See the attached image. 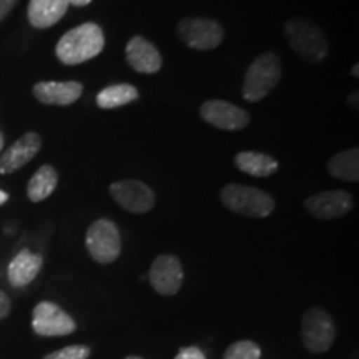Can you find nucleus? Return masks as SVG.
I'll use <instances>...</instances> for the list:
<instances>
[{
	"mask_svg": "<svg viewBox=\"0 0 359 359\" xmlns=\"http://www.w3.org/2000/svg\"><path fill=\"white\" fill-rule=\"evenodd\" d=\"M42 148V138L39 133L29 132L13 142L7 150L0 151V173L8 175L25 167L32 161Z\"/></svg>",
	"mask_w": 359,
	"mask_h": 359,
	"instance_id": "obj_13",
	"label": "nucleus"
},
{
	"mask_svg": "<svg viewBox=\"0 0 359 359\" xmlns=\"http://www.w3.org/2000/svg\"><path fill=\"white\" fill-rule=\"evenodd\" d=\"M326 170L331 177L343 182H359V150L354 147L338 151L327 160Z\"/></svg>",
	"mask_w": 359,
	"mask_h": 359,
	"instance_id": "obj_19",
	"label": "nucleus"
},
{
	"mask_svg": "<svg viewBox=\"0 0 359 359\" xmlns=\"http://www.w3.org/2000/svg\"><path fill=\"white\" fill-rule=\"evenodd\" d=\"M58 185V173L57 170L50 167V165H43L37 172L34 173V177L30 178L29 185H27V196L34 203L47 200L48 196L55 191Z\"/></svg>",
	"mask_w": 359,
	"mask_h": 359,
	"instance_id": "obj_20",
	"label": "nucleus"
},
{
	"mask_svg": "<svg viewBox=\"0 0 359 359\" xmlns=\"http://www.w3.org/2000/svg\"><path fill=\"white\" fill-rule=\"evenodd\" d=\"M11 308H12V303H11V298L4 293L2 290H0V321L6 320L8 316V313H11Z\"/></svg>",
	"mask_w": 359,
	"mask_h": 359,
	"instance_id": "obj_25",
	"label": "nucleus"
},
{
	"mask_svg": "<svg viewBox=\"0 0 359 359\" xmlns=\"http://www.w3.org/2000/svg\"><path fill=\"white\" fill-rule=\"evenodd\" d=\"M358 69H359V65L356 64V65H354V69H353V74H354V77H359V75H358Z\"/></svg>",
	"mask_w": 359,
	"mask_h": 359,
	"instance_id": "obj_31",
	"label": "nucleus"
},
{
	"mask_svg": "<svg viewBox=\"0 0 359 359\" xmlns=\"http://www.w3.org/2000/svg\"><path fill=\"white\" fill-rule=\"evenodd\" d=\"M105 47V35L93 22L75 27L62 35L55 47V55L65 65H80L100 55Z\"/></svg>",
	"mask_w": 359,
	"mask_h": 359,
	"instance_id": "obj_1",
	"label": "nucleus"
},
{
	"mask_svg": "<svg viewBox=\"0 0 359 359\" xmlns=\"http://www.w3.org/2000/svg\"><path fill=\"white\" fill-rule=\"evenodd\" d=\"M348 100H349V105H351L354 110H358V90H354L351 95H349Z\"/></svg>",
	"mask_w": 359,
	"mask_h": 359,
	"instance_id": "obj_27",
	"label": "nucleus"
},
{
	"mask_svg": "<svg viewBox=\"0 0 359 359\" xmlns=\"http://www.w3.org/2000/svg\"><path fill=\"white\" fill-rule=\"evenodd\" d=\"M7 201H8V193H6V191L0 190V205L7 203Z\"/></svg>",
	"mask_w": 359,
	"mask_h": 359,
	"instance_id": "obj_29",
	"label": "nucleus"
},
{
	"mask_svg": "<svg viewBox=\"0 0 359 359\" xmlns=\"http://www.w3.org/2000/svg\"><path fill=\"white\" fill-rule=\"evenodd\" d=\"M281 74L280 57L276 53H263L246 70L241 95L246 102H262L280 82Z\"/></svg>",
	"mask_w": 359,
	"mask_h": 359,
	"instance_id": "obj_4",
	"label": "nucleus"
},
{
	"mask_svg": "<svg viewBox=\"0 0 359 359\" xmlns=\"http://www.w3.org/2000/svg\"><path fill=\"white\" fill-rule=\"evenodd\" d=\"M85 245L90 257L100 264H110L122 253V238L118 226L111 219H97L90 224Z\"/></svg>",
	"mask_w": 359,
	"mask_h": 359,
	"instance_id": "obj_5",
	"label": "nucleus"
},
{
	"mask_svg": "<svg viewBox=\"0 0 359 359\" xmlns=\"http://www.w3.org/2000/svg\"><path fill=\"white\" fill-rule=\"evenodd\" d=\"M302 339L308 351L321 354L331 348L336 339V325L331 314L320 306L309 308L303 316Z\"/></svg>",
	"mask_w": 359,
	"mask_h": 359,
	"instance_id": "obj_6",
	"label": "nucleus"
},
{
	"mask_svg": "<svg viewBox=\"0 0 359 359\" xmlns=\"http://www.w3.org/2000/svg\"><path fill=\"white\" fill-rule=\"evenodd\" d=\"M177 30L180 40L195 50H213L224 37L223 27L208 17H187L178 22Z\"/></svg>",
	"mask_w": 359,
	"mask_h": 359,
	"instance_id": "obj_7",
	"label": "nucleus"
},
{
	"mask_svg": "<svg viewBox=\"0 0 359 359\" xmlns=\"http://www.w3.org/2000/svg\"><path fill=\"white\" fill-rule=\"evenodd\" d=\"M201 118L215 128L240 132L248 127L250 114L226 100H206L200 109Z\"/></svg>",
	"mask_w": 359,
	"mask_h": 359,
	"instance_id": "obj_11",
	"label": "nucleus"
},
{
	"mask_svg": "<svg viewBox=\"0 0 359 359\" xmlns=\"http://www.w3.org/2000/svg\"><path fill=\"white\" fill-rule=\"evenodd\" d=\"M17 0H0V22H2L8 13L12 12V8L15 7Z\"/></svg>",
	"mask_w": 359,
	"mask_h": 359,
	"instance_id": "obj_26",
	"label": "nucleus"
},
{
	"mask_svg": "<svg viewBox=\"0 0 359 359\" xmlns=\"http://www.w3.org/2000/svg\"><path fill=\"white\" fill-rule=\"evenodd\" d=\"M354 208L353 195L346 190H330L321 191L318 195L309 196L304 201V210L311 215V217L323 219V222H330L344 217Z\"/></svg>",
	"mask_w": 359,
	"mask_h": 359,
	"instance_id": "obj_10",
	"label": "nucleus"
},
{
	"mask_svg": "<svg viewBox=\"0 0 359 359\" xmlns=\"http://www.w3.org/2000/svg\"><path fill=\"white\" fill-rule=\"evenodd\" d=\"M262 358V348L255 341L241 339L228 346L224 351L223 359H259Z\"/></svg>",
	"mask_w": 359,
	"mask_h": 359,
	"instance_id": "obj_22",
	"label": "nucleus"
},
{
	"mask_svg": "<svg viewBox=\"0 0 359 359\" xmlns=\"http://www.w3.org/2000/svg\"><path fill=\"white\" fill-rule=\"evenodd\" d=\"M235 165L238 170L248 173L251 177L264 178L271 177L278 172V161L271 155L262 154V151H240L235 156Z\"/></svg>",
	"mask_w": 359,
	"mask_h": 359,
	"instance_id": "obj_18",
	"label": "nucleus"
},
{
	"mask_svg": "<svg viewBox=\"0 0 359 359\" xmlns=\"http://www.w3.org/2000/svg\"><path fill=\"white\" fill-rule=\"evenodd\" d=\"M90 348L85 344H72V346L62 348L58 351L47 354L43 359H88Z\"/></svg>",
	"mask_w": 359,
	"mask_h": 359,
	"instance_id": "obj_23",
	"label": "nucleus"
},
{
	"mask_svg": "<svg viewBox=\"0 0 359 359\" xmlns=\"http://www.w3.org/2000/svg\"><path fill=\"white\" fill-rule=\"evenodd\" d=\"M82 93L83 85L80 82H39L34 85V97L43 105H72Z\"/></svg>",
	"mask_w": 359,
	"mask_h": 359,
	"instance_id": "obj_15",
	"label": "nucleus"
},
{
	"mask_svg": "<svg viewBox=\"0 0 359 359\" xmlns=\"http://www.w3.org/2000/svg\"><path fill=\"white\" fill-rule=\"evenodd\" d=\"M69 2H70V6H74V7H85V6H88L92 0H69Z\"/></svg>",
	"mask_w": 359,
	"mask_h": 359,
	"instance_id": "obj_28",
	"label": "nucleus"
},
{
	"mask_svg": "<svg viewBox=\"0 0 359 359\" xmlns=\"http://www.w3.org/2000/svg\"><path fill=\"white\" fill-rule=\"evenodd\" d=\"M140 97L137 87L130 83H115V85H109L102 90L100 93L97 95V105L100 109L105 110H111V109H118V107L128 105L137 100Z\"/></svg>",
	"mask_w": 359,
	"mask_h": 359,
	"instance_id": "obj_21",
	"label": "nucleus"
},
{
	"mask_svg": "<svg viewBox=\"0 0 359 359\" xmlns=\"http://www.w3.org/2000/svg\"><path fill=\"white\" fill-rule=\"evenodd\" d=\"M43 258L30 250H22L8 264L7 276L13 288H24L30 285L42 269Z\"/></svg>",
	"mask_w": 359,
	"mask_h": 359,
	"instance_id": "obj_16",
	"label": "nucleus"
},
{
	"mask_svg": "<svg viewBox=\"0 0 359 359\" xmlns=\"http://www.w3.org/2000/svg\"><path fill=\"white\" fill-rule=\"evenodd\" d=\"M175 359H206V356L200 348L187 346V348L180 349V351L177 353V356H175Z\"/></svg>",
	"mask_w": 359,
	"mask_h": 359,
	"instance_id": "obj_24",
	"label": "nucleus"
},
{
	"mask_svg": "<svg viewBox=\"0 0 359 359\" xmlns=\"http://www.w3.org/2000/svg\"><path fill=\"white\" fill-rule=\"evenodd\" d=\"M125 359H143V358H138V356H127Z\"/></svg>",
	"mask_w": 359,
	"mask_h": 359,
	"instance_id": "obj_32",
	"label": "nucleus"
},
{
	"mask_svg": "<svg viewBox=\"0 0 359 359\" xmlns=\"http://www.w3.org/2000/svg\"><path fill=\"white\" fill-rule=\"evenodd\" d=\"M148 280L154 290L161 296L177 294L183 285V266L182 262L173 255H160L154 259Z\"/></svg>",
	"mask_w": 359,
	"mask_h": 359,
	"instance_id": "obj_12",
	"label": "nucleus"
},
{
	"mask_svg": "<svg viewBox=\"0 0 359 359\" xmlns=\"http://www.w3.org/2000/svg\"><path fill=\"white\" fill-rule=\"evenodd\" d=\"M69 7V0H30L27 17L35 29H48L60 22Z\"/></svg>",
	"mask_w": 359,
	"mask_h": 359,
	"instance_id": "obj_17",
	"label": "nucleus"
},
{
	"mask_svg": "<svg viewBox=\"0 0 359 359\" xmlns=\"http://www.w3.org/2000/svg\"><path fill=\"white\" fill-rule=\"evenodd\" d=\"M4 143H6V138H4V133H2V130H0V151L4 150Z\"/></svg>",
	"mask_w": 359,
	"mask_h": 359,
	"instance_id": "obj_30",
	"label": "nucleus"
},
{
	"mask_svg": "<svg viewBox=\"0 0 359 359\" xmlns=\"http://www.w3.org/2000/svg\"><path fill=\"white\" fill-rule=\"evenodd\" d=\"M32 330L35 334L45 336V338L69 336L77 330V323L58 304L40 302L32 313Z\"/></svg>",
	"mask_w": 359,
	"mask_h": 359,
	"instance_id": "obj_9",
	"label": "nucleus"
},
{
	"mask_svg": "<svg viewBox=\"0 0 359 359\" xmlns=\"http://www.w3.org/2000/svg\"><path fill=\"white\" fill-rule=\"evenodd\" d=\"M222 203L228 210L241 217L266 218L275 212V198L259 188L231 183L219 193Z\"/></svg>",
	"mask_w": 359,
	"mask_h": 359,
	"instance_id": "obj_3",
	"label": "nucleus"
},
{
	"mask_svg": "<svg viewBox=\"0 0 359 359\" xmlns=\"http://www.w3.org/2000/svg\"><path fill=\"white\" fill-rule=\"evenodd\" d=\"M111 198L125 212L143 215L155 205V193L140 180H118L110 185Z\"/></svg>",
	"mask_w": 359,
	"mask_h": 359,
	"instance_id": "obj_8",
	"label": "nucleus"
},
{
	"mask_svg": "<svg viewBox=\"0 0 359 359\" xmlns=\"http://www.w3.org/2000/svg\"><path fill=\"white\" fill-rule=\"evenodd\" d=\"M285 37L296 55L309 64H321L330 55V43L325 32L314 22L304 17H293L286 20Z\"/></svg>",
	"mask_w": 359,
	"mask_h": 359,
	"instance_id": "obj_2",
	"label": "nucleus"
},
{
	"mask_svg": "<svg viewBox=\"0 0 359 359\" xmlns=\"http://www.w3.org/2000/svg\"><path fill=\"white\" fill-rule=\"evenodd\" d=\"M125 53H127L128 65L138 74H156L163 64L158 48L142 35H135L130 39L127 47H125Z\"/></svg>",
	"mask_w": 359,
	"mask_h": 359,
	"instance_id": "obj_14",
	"label": "nucleus"
}]
</instances>
